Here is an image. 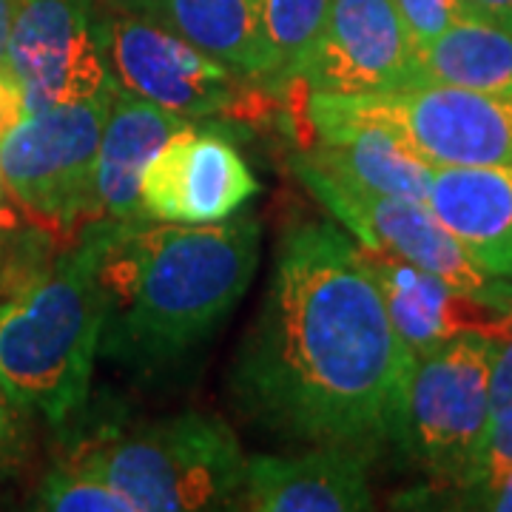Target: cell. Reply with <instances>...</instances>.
Returning <instances> with one entry per match:
<instances>
[{"instance_id": "cell-22", "label": "cell", "mask_w": 512, "mask_h": 512, "mask_svg": "<svg viewBox=\"0 0 512 512\" xmlns=\"http://www.w3.org/2000/svg\"><path fill=\"white\" fill-rule=\"evenodd\" d=\"M416 52L433 43L461 18H476L467 0H393Z\"/></svg>"}, {"instance_id": "cell-5", "label": "cell", "mask_w": 512, "mask_h": 512, "mask_svg": "<svg viewBox=\"0 0 512 512\" xmlns=\"http://www.w3.org/2000/svg\"><path fill=\"white\" fill-rule=\"evenodd\" d=\"M114 92L117 89L80 103L26 111L18 126L0 137L3 188L37 228L69 234L103 220L94 174Z\"/></svg>"}, {"instance_id": "cell-15", "label": "cell", "mask_w": 512, "mask_h": 512, "mask_svg": "<svg viewBox=\"0 0 512 512\" xmlns=\"http://www.w3.org/2000/svg\"><path fill=\"white\" fill-rule=\"evenodd\" d=\"M308 120L316 137L299 154L316 168L384 197L427 200L436 165L427 163L399 134L376 123L333 117L322 111H308Z\"/></svg>"}, {"instance_id": "cell-2", "label": "cell", "mask_w": 512, "mask_h": 512, "mask_svg": "<svg viewBox=\"0 0 512 512\" xmlns=\"http://www.w3.org/2000/svg\"><path fill=\"white\" fill-rule=\"evenodd\" d=\"M83 234L106 296L100 353L140 370L174 365L202 345L259 268L262 225L248 214L205 225L103 217Z\"/></svg>"}, {"instance_id": "cell-27", "label": "cell", "mask_w": 512, "mask_h": 512, "mask_svg": "<svg viewBox=\"0 0 512 512\" xmlns=\"http://www.w3.org/2000/svg\"><path fill=\"white\" fill-rule=\"evenodd\" d=\"M15 404L0 387V464L9 461L18 444V419H15Z\"/></svg>"}, {"instance_id": "cell-24", "label": "cell", "mask_w": 512, "mask_h": 512, "mask_svg": "<svg viewBox=\"0 0 512 512\" xmlns=\"http://www.w3.org/2000/svg\"><path fill=\"white\" fill-rule=\"evenodd\" d=\"M512 467V410L490 421V430L484 436V444L478 450L473 470L467 473L464 481H476V478L495 476ZM461 481V484H464Z\"/></svg>"}, {"instance_id": "cell-12", "label": "cell", "mask_w": 512, "mask_h": 512, "mask_svg": "<svg viewBox=\"0 0 512 512\" xmlns=\"http://www.w3.org/2000/svg\"><path fill=\"white\" fill-rule=\"evenodd\" d=\"M311 94L356 97L416 80V46L393 0H330L322 35L299 69Z\"/></svg>"}, {"instance_id": "cell-25", "label": "cell", "mask_w": 512, "mask_h": 512, "mask_svg": "<svg viewBox=\"0 0 512 512\" xmlns=\"http://www.w3.org/2000/svg\"><path fill=\"white\" fill-rule=\"evenodd\" d=\"M512 410V325L493 336L490 356V421Z\"/></svg>"}, {"instance_id": "cell-13", "label": "cell", "mask_w": 512, "mask_h": 512, "mask_svg": "<svg viewBox=\"0 0 512 512\" xmlns=\"http://www.w3.org/2000/svg\"><path fill=\"white\" fill-rule=\"evenodd\" d=\"M367 268L382 291L390 322L407 348L427 356L461 333L501 336L512 325V282L493 293H473L427 274L399 256L359 245Z\"/></svg>"}, {"instance_id": "cell-3", "label": "cell", "mask_w": 512, "mask_h": 512, "mask_svg": "<svg viewBox=\"0 0 512 512\" xmlns=\"http://www.w3.org/2000/svg\"><path fill=\"white\" fill-rule=\"evenodd\" d=\"M106 325L97 251L86 234L0 305V387L18 410L63 424L83 410Z\"/></svg>"}, {"instance_id": "cell-28", "label": "cell", "mask_w": 512, "mask_h": 512, "mask_svg": "<svg viewBox=\"0 0 512 512\" xmlns=\"http://www.w3.org/2000/svg\"><path fill=\"white\" fill-rule=\"evenodd\" d=\"M23 0H0V72H9V40Z\"/></svg>"}, {"instance_id": "cell-14", "label": "cell", "mask_w": 512, "mask_h": 512, "mask_svg": "<svg viewBox=\"0 0 512 512\" xmlns=\"http://www.w3.org/2000/svg\"><path fill=\"white\" fill-rule=\"evenodd\" d=\"M373 458L311 444L299 456H256L245 467L242 510L251 512H365L373 510L367 464Z\"/></svg>"}, {"instance_id": "cell-11", "label": "cell", "mask_w": 512, "mask_h": 512, "mask_svg": "<svg viewBox=\"0 0 512 512\" xmlns=\"http://www.w3.org/2000/svg\"><path fill=\"white\" fill-rule=\"evenodd\" d=\"M259 191L254 171L231 137L188 123L165 140L140 180V217L205 225L234 217Z\"/></svg>"}, {"instance_id": "cell-17", "label": "cell", "mask_w": 512, "mask_h": 512, "mask_svg": "<svg viewBox=\"0 0 512 512\" xmlns=\"http://www.w3.org/2000/svg\"><path fill=\"white\" fill-rule=\"evenodd\" d=\"M126 12L171 29L217 57L242 80H271V49L262 26V0H120Z\"/></svg>"}, {"instance_id": "cell-20", "label": "cell", "mask_w": 512, "mask_h": 512, "mask_svg": "<svg viewBox=\"0 0 512 512\" xmlns=\"http://www.w3.org/2000/svg\"><path fill=\"white\" fill-rule=\"evenodd\" d=\"M330 0H262V26L271 49V89L299 77L302 63L322 35Z\"/></svg>"}, {"instance_id": "cell-23", "label": "cell", "mask_w": 512, "mask_h": 512, "mask_svg": "<svg viewBox=\"0 0 512 512\" xmlns=\"http://www.w3.org/2000/svg\"><path fill=\"white\" fill-rule=\"evenodd\" d=\"M453 507L458 510H493V512H512V467L495 476L476 478V481H464L453 484Z\"/></svg>"}, {"instance_id": "cell-6", "label": "cell", "mask_w": 512, "mask_h": 512, "mask_svg": "<svg viewBox=\"0 0 512 512\" xmlns=\"http://www.w3.org/2000/svg\"><path fill=\"white\" fill-rule=\"evenodd\" d=\"M308 111L390 128L430 165H512V100L416 80L356 97L311 94Z\"/></svg>"}, {"instance_id": "cell-18", "label": "cell", "mask_w": 512, "mask_h": 512, "mask_svg": "<svg viewBox=\"0 0 512 512\" xmlns=\"http://www.w3.org/2000/svg\"><path fill=\"white\" fill-rule=\"evenodd\" d=\"M194 120L160 109L117 86L97 148V208L106 220L140 217V180L165 140Z\"/></svg>"}, {"instance_id": "cell-10", "label": "cell", "mask_w": 512, "mask_h": 512, "mask_svg": "<svg viewBox=\"0 0 512 512\" xmlns=\"http://www.w3.org/2000/svg\"><path fill=\"white\" fill-rule=\"evenodd\" d=\"M103 32L120 89L185 120H202L237 103L242 77L160 23L126 12Z\"/></svg>"}, {"instance_id": "cell-7", "label": "cell", "mask_w": 512, "mask_h": 512, "mask_svg": "<svg viewBox=\"0 0 512 512\" xmlns=\"http://www.w3.org/2000/svg\"><path fill=\"white\" fill-rule=\"evenodd\" d=\"M493 336L461 333L416 359L402 450L439 484H461L490 430Z\"/></svg>"}, {"instance_id": "cell-8", "label": "cell", "mask_w": 512, "mask_h": 512, "mask_svg": "<svg viewBox=\"0 0 512 512\" xmlns=\"http://www.w3.org/2000/svg\"><path fill=\"white\" fill-rule=\"evenodd\" d=\"M291 171L359 239V245L399 256L464 291L493 293L504 285V279H495L478 268L461 248V242L441 225L439 217L424 202L384 197L359 188L316 168L302 154H293Z\"/></svg>"}, {"instance_id": "cell-9", "label": "cell", "mask_w": 512, "mask_h": 512, "mask_svg": "<svg viewBox=\"0 0 512 512\" xmlns=\"http://www.w3.org/2000/svg\"><path fill=\"white\" fill-rule=\"evenodd\" d=\"M9 72L18 80L26 111L117 89L92 0H23L9 40Z\"/></svg>"}, {"instance_id": "cell-4", "label": "cell", "mask_w": 512, "mask_h": 512, "mask_svg": "<svg viewBox=\"0 0 512 512\" xmlns=\"http://www.w3.org/2000/svg\"><path fill=\"white\" fill-rule=\"evenodd\" d=\"M74 464L106 478L137 512L225 510L242 498L248 461L220 416L183 413L100 441Z\"/></svg>"}, {"instance_id": "cell-30", "label": "cell", "mask_w": 512, "mask_h": 512, "mask_svg": "<svg viewBox=\"0 0 512 512\" xmlns=\"http://www.w3.org/2000/svg\"><path fill=\"white\" fill-rule=\"evenodd\" d=\"M3 194H6V188H3V180H0V211H3Z\"/></svg>"}, {"instance_id": "cell-19", "label": "cell", "mask_w": 512, "mask_h": 512, "mask_svg": "<svg viewBox=\"0 0 512 512\" xmlns=\"http://www.w3.org/2000/svg\"><path fill=\"white\" fill-rule=\"evenodd\" d=\"M416 80L512 100V32L493 20L461 18L416 52Z\"/></svg>"}, {"instance_id": "cell-1", "label": "cell", "mask_w": 512, "mask_h": 512, "mask_svg": "<svg viewBox=\"0 0 512 512\" xmlns=\"http://www.w3.org/2000/svg\"><path fill=\"white\" fill-rule=\"evenodd\" d=\"M413 370L359 245L330 222L288 228L228 376L242 419L274 439L376 458L402 447Z\"/></svg>"}, {"instance_id": "cell-29", "label": "cell", "mask_w": 512, "mask_h": 512, "mask_svg": "<svg viewBox=\"0 0 512 512\" xmlns=\"http://www.w3.org/2000/svg\"><path fill=\"white\" fill-rule=\"evenodd\" d=\"M467 6L476 12V18L493 20L512 32V0H467Z\"/></svg>"}, {"instance_id": "cell-16", "label": "cell", "mask_w": 512, "mask_h": 512, "mask_svg": "<svg viewBox=\"0 0 512 512\" xmlns=\"http://www.w3.org/2000/svg\"><path fill=\"white\" fill-rule=\"evenodd\" d=\"M424 205L484 274L512 282V165H436Z\"/></svg>"}, {"instance_id": "cell-26", "label": "cell", "mask_w": 512, "mask_h": 512, "mask_svg": "<svg viewBox=\"0 0 512 512\" xmlns=\"http://www.w3.org/2000/svg\"><path fill=\"white\" fill-rule=\"evenodd\" d=\"M23 114H26V103L15 74L0 72V137L12 126H18Z\"/></svg>"}, {"instance_id": "cell-21", "label": "cell", "mask_w": 512, "mask_h": 512, "mask_svg": "<svg viewBox=\"0 0 512 512\" xmlns=\"http://www.w3.org/2000/svg\"><path fill=\"white\" fill-rule=\"evenodd\" d=\"M35 507L49 512H137L128 495L74 461L52 467L43 476Z\"/></svg>"}]
</instances>
